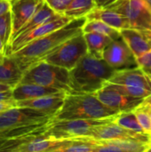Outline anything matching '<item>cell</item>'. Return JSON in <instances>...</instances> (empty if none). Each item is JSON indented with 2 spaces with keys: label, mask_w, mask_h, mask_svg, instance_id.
I'll list each match as a JSON object with an SVG mask.
<instances>
[{
  "label": "cell",
  "mask_w": 151,
  "mask_h": 152,
  "mask_svg": "<svg viewBox=\"0 0 151 152\" xmlns=\"http://www.w3.org/2000/svg\"><path fill=\"white\" fill-rule=\"evenodd\" d=\"M11 2L9 0H0V16L11 12Z\"/></svg>",
  "instance_id": "obj_34"
},
{
  "label": "cell",
  "mask_w": 151,
  "mask_h": 152,
  "mask_svg": "<svg viewBox=\"0 0 151 152\" xmlns=\"http://www.w3.org/2000/svg\"><path fill=\"white\" fill-rule=\"evenodd\" d=\"M95 141L89 139L62 140L59 145L50 152H93Z\"/></svg>",
  "instance_id": "obj_23"
},
{
  "label": "cell",
  "mask_w": 151,
  "mask_h": 152,
  "mask_svg": "<svg viewBox=\"0 0 151 152\" xmlns=\"http://www.w3.org/2000/svg\"><path fill=\"white\" fill-rule=\"evenodd\" d=\"M70 21H71L70 19H69L65 16H62L59 19L48 21V22L37 27L27 33L19 35L12 40L9 46L6 48L5 53L7 55H11L12 53L20 50L22 47H24L30 42L60 29L61 28L69 24Z\"/></svg>",
  "instance_id": "obj_12"
},
{
  "label": "cell",
  "mask_w": 151,
  "mask_h": 152,
  "mask_svg": "<svg viewBox=\"0 0 151 152\" xmlns=\"http://www.w3.org/2000/svg\"><path fill=\"white\" fill-rule=\"evenodd\" d=\"M118 0H95L96 6L98 8H107L115 4Z\"/></svg>",
  "instance_id": "obj_35"
},
{
  "label": "cell",
  "mask_w": 151,
  "mask_h": 152,
  "mask_svg": "<svg viewBox=\"0 0 151 152\" xmlns=\"http://www.w3.org/2000/svg\"><path fill=\"white\" fill-rule=\"evenodd\" d=\"M12 38V20L11 12L0 16V39L7 48ZM6 51V50H5Z\"/></svg>",
  "instance_id": "obj_28"
},
{
  "label": "cell",
  "mask_w": 151,
  "mask_h": 152,
  "mask_svg": "<svg viewBox=\"0 0 151 152\" xmlns=\"http://www.w3.org/2000/svg\"><path fill=\"white\" fill-rule=\"evenodd\" d=\"M83 33H98L109 37L110 38L117 39L121 37V31L110 27L105 22L98 20H86L83 28Z\"/></svg>",
  "instance_id": "obj_25"
},
{
  "label": "cell",
  "mask_w": 151,
  "mask_h": 152,
  "mask_svg": "<svg viewBox=\"0 0 151 152\" xmlns=\"http://www.w3.org/2000/svg\"><path fill=\"white\" fill-rule=\"evenodd\" d=\"M86 21V17L71 20L60 29L36 39L20 50L11 54L17 61L23 72L33 65L44 60L53 50L70 37L83 32L82 28Z\"/></svg>",
  "instance_id": "obj_1"
},
{
  "label": "cell",
  "mask_w": 151,
  "mask_h": 152,
  "mask_svg": "<svg viewBox=\"0 0 151 152\" xmlns=\"http://www.w3.org/2000/svg\"><path fill=\"white\" fill-rule=\"evenodd\" d=\"M61 141L41 134L23 144L18 152H50L55 149Z\"/></svg>",
  "instance_id": "obj_21"
},
{
  "label": "cell",
  "mask_w": 151,
  "mask_h": 152,
  "mask_svg": "<svg viewBox=\"0 0 151 152\" xmlns=\"http://www.w3.org/2000/svg\"><path fill=\"white\" fill-rule=\"evenodd\" d=\"M84 36L86 41L88 53L96 58L102 59L104 50L113 39L108 36L98 33H84Z\"/></svg>",
  "instance_id": "obj_22"
},
{
  "label": "cell",
  "mask_w": 151,
  "mask_h": 152,
  "mask_svg": "<svg viewBox=\"0 0 151 152\" xmlns=\"http://www.w3.org/2000/svg\"><path fill=\"white\" fill-rule=\"evenodd\" d=\"M45 3L57 13L63 15L73 0H44Z\"/></svg>",
  "instance_id": "obj_31"
},
{
  "label": "cell",
  "mask_w": 151,
  "mask_h": 152,
  "mask_svg": "<svg viewBox=\"0 0 151 152\" xmlns=\"http://www.w3.org/2000/svg\"><path fill=\"white\" fill-rule=\"evenodd\" d=\"M144 102H145V101H144ZM146 103L148 104V108H149V111H150V116H151V105H150V104H149L148 102H146Z\"/></svg>",
  "instance_id": "obj_40"
},
{
  "label": "cell",
  "mask_w": 151,
  "mask_h": 152,
  "mask_svg": "<svg viewBox=\"0 0 151 152\" xmlns=\"http://www.w3.org/2000/svg\"><path fill=\"white\" fill-rule=\"evenodd\" d=\"M67 94V93L61 92L59 94L46 95L36 99L17 102V107L32 109L54 117L55 114L62 107Z\"/></svg>",
  "instance_id": "obj_15"
},
{
  "label": "cell",
  "mask_w": 151,
  "mask_h": 152,
  "mask_svg": "<svg viewBox=\"0 0 151 152\" xmlns=\"http://www.w3.org/2000/svg\"><path fill=\"white\" fill-rule=\"evenodd\" d=\"M145 152H151V143L150 144V146L147 148V150L145 151Z\"/></svg>",
  "instance_id": "obj_39"
},
{
  "label": "cell",
  "mask_w": 151,
  "mask_h": 152,
  "mask_svg": "<svg viewBox=\"0 0 151 152\" xmlns=\"http://www.w3.org/2000/svg\"><path fill=\"white\" fill-rule=\"evenodd\" d=\"M38 135L27 136L15 139H0V152H18V150L26 142Z\"/></svg>",
  "instance_id": "obj_29"
},
{
  "label": "cell",
  "mask_w": 151,
  "mask_h": 152,
  "mask_svg": "<svg viewBox=\"0 0 151 152\" xmlns=\"http://www.w3.org/2000/svg\"><path fill=\"white\" fill-rule=\"evenodd\" d=\"M62 16H64V15H61V14L55 12L44 1V3L42 4V6L36 12V13L32 16V18L17 32V34L14 36V37L19 36V35L27 33V32H28V31L48 22V21L59 19Z\"/></svg>",
  "instance_id": "obj_20"
},
{
  "label": "cell",
  "mask_w": 151,
  "mask_h": 152,
  "mask_svg": "<svg viewBox=\"0 0 151 152\" xmlns=\"http://www.w3.org/2000/svg\"><path fill=\"white\" fill-rule=\"evenodd\" d=\"M20 83L35 84L72 94L69 71L42 61L27 69Z\"/></svg>",
  "instance_id": "obj_4"
},
{
  "label": "cell",
  "mask_w": 151,
  "mask_h": 152,
  "mask_svg": "<svg viewBox=\"0 0 151 152\" xmlns=\"http://www.w3.org/2000/svg\"><path fill=\"white\" fill-rule=\"evenodd\" d=\"M144 101L146 102H148L149 104H150L151 105V94L150 95H149L146 99H144Z\"/></svg>",
  "instance_id": "obj_37"
},
{
  "label": "cell",
  "mask_w": 151,
  "mask_h": 152,
  "mask_svg": "<svg viewBox=\"0 0 151 152\" xmlns=\"http://www.w3.org/2000/svg\"><path fill=\"white\" fill-rule=\"evenodd\" d=\"M133 111L139 124L144 130L145 134L150 135L151 132V116L150 111H149L148 104L143 100V102L139 106H137L135 109H133Z\"/></svg>",
  "instance_id": "obj_27"
},
{
  "label": "cell",
  "mask_w": 151,
  "mask_h": 152,
  "mask_svg": "<svg viewBox=\"0 0 151 152\" xmlns=\"http://www.w3.org/2000/svg\"><path fill=\"white\" fill-rule=\"evenodd\" d=\"M94 94L105 106L119 113L133 110L143 102L142 99L125 94L115 84L110 82H107Z\"/></svg>",
  "instance_id": "obj_10"
},
{
  "label": "cell",
  "mask_w": 151,
  "mask_h": 152,
  "mask_svg": "<svg viewBox=\"0 0 151 152\" xmlns=\"http://www.w3.org/2000/svg\"><path fill=\"white\" fill-rule=\"evenodd\" d=\"M96 7L95 0H73L63 15L73 20L86 17Z\"/></svg>",
  "instance_id": "obj_24"
},
{
  "label": "cell",
  "mask_w": 151,
  "mask_h": 152,
  "mask_svg": "<svg viewBox=\"0 0 151 152\" xmlns=\"http://www.w3.org/2000/svg\"><path fill=\"white\" fill-rule=\"evenodd\" d=\"M53 116L28 108L16 107L0 115V134L25 126L47 124Z\"/></svg>",
  "instance_id": "obj_8"
},
{
  "label": "cell",
  "mask_w": 151,
  "mask_h": 152,
  "mask_svg": "<svg viewBox=\"0 0 151 152\" xmlns=\"http://www.w3.org/2000/svg\"><path fill=\"white\" fill-rule=\"evenodd\" d=\"M116 72L103 59L88 53L69 71L72 94H95Z\"/></svg>",
  "instance_id": "obj_2"
},
{
  "label": "cell",
  "mask_w": 151,
  "mask_h": 152,
  "mask_svg": "<svg viewBox=\"0 0 151 152\" xmlns=\"http://www.w3.org/2000/svg\"><path fill=\"white\" fill-rule=\"evenodd\" d=\"M17 107V102L14 100H9L0 102V115Z\"/></svg>",
  "instance_id": "obj_33"
},
{
  "label": "cell",
  "mask_w": 151,
  "mask_h": 152,
  "mask_svg": "<svg viewBox=\"0 0 151 152\" xmlns=\"http://www.w3.org/2000/svg\"><path fill=\"white\" fill-rule=\"evenodd\" d=\"M150 141H151V132H150Z\"/></svg>",
  "instance_id": "obj_42"
},
{
  "label": "cell",
  "mask_w": 151,
  "mask_h": 152,
  "mask_svg": "<svg viewBox=\"0 0 151 152\" xmlns=\"http://www.w3.org/2000/svg\"><path fill=\"white\" fill-rule=\"evenodd\" d=\"M138 67L151 80V51L137 58Z\"/></svg>",
  "instance_id": "obj_30"
},
{
  "label": "cell",
  "mask_w": 151,
  "mask_h": 152,
  "mask_svg": "<svg viewBox=\"0 0 151 152\" xmlns=\"http://www.w3.org/2000/svg\"><path fill=\"white\" fill-rule=\"evenodd\" d=\"M119 112L105 106L94 94H68L61 110L52 120L101 119Z\"/></svg>",
  "instance_id": "obj_3"
},
{
  "label": "cell",
  "mask_w": 151,
  "mask_h": 152,
  "mask_svg": "<svg viewBox=\"0 0 151 152\" xmlns=\"http://www.w3.org/2000/svg\"><path fill=\"white\" fill-rule=\"evenodd\" d=\"M86 54L88 48L84 33L81 32L60 45L44 61L70 71Z\"/></svg>",
  "instance_id": "obj_6"
},
{
  "label": "cell",
  "mask_w": 151,
  "mask_h": 152,
  "mask_svg": "<svg viewBox=\"0 0 151 152\" xmlns=\"http://www.w3.org/2000/svg\"><path fill=\"white\" fill-rule=\"evenodd\" d=\"M113 122L127 130L133 131V132L140 133V134H145L144 130L139 124L133 110L120 112L119 114L116 116Z\"/></svg>",
  "instance_id": "obj_26"
},
{
  "label": "cell",
  "mask_w": 151,
  "mask_h": 152,
  "mask_svg": "<svg viewBox=\"0 0 151 152\" xmlns=\"http://www.w3.org/2000/svg\"><path fill=\"white\" fill-rule=\"evenodd\" d=\"M10 2H12V1H15V0H9Z\"/></svg>",
  "instance_id": "obj_41"
},
{
  "label": "cell",
  "mask_w": 151,
  "mask_h": 152,
  "mask_svg": "<svg viewBox=\"0 0 151 152\" xmlns=\"http://www.w3.org/2000/svg\"><path fill=\"white\" fill-rule=\"evenodd\" d=\"M62 91L57 89L48 88L35 84H22V83H19L18 85H16L12 91V98L16 102L36 99L46 95L59 94Z\"/></svg>",
  "instance_id": "obj_18"
},
{
  "label": "cell",
  "mask_w": 151,
  "mask_h": 152,
  "mask_svg": "<svg viewBox=\"0 0 151 152\" xmlns=\"http://www.w3.org/2000/svg\"><path fill=\"white\" fill-rule=\"evenodd\" d=\"M102 59L117 71L138 67L136 57L122 37L112 40L104 50Z\"/></svg>",
  "instance_id": "obj_11"
},
{
  "label": "cell",
  "mask_w": 151,
  "mask_h": 152,
  "mask_svg": "<svg viewBox=\"0 0 151 152\" xmlns=\"http://www.w3.org/2000/svg\"><path fill=\"white\" fill-rule=\"evenodd\" d=\"M86 20H98L105 22L110 27L118 30L129 28L127 20L117 12L110 8H98L93 9L86 15Z\"/></svg>",
  "instance_id": "obj_19"
},
{
  "label": "cell",
  "mask_w": 151,
  "mask_h": 152,
  "mask_svg": "<svg viewBox=\"0 0 151 152\" xmlns=\"http://www.w3.org/2000/svg\"><path fill=\"white\" fill-rule=\"evenodd\" d=\"M85 139L93 141H112V140H128L142 142H151L150 137L145 134H140L127 130L114 122L99 126L93 128L89 136Z\"/></svg>",
  "instance_id": "obj_13"
},
{
  "label": "cell",
  "mask_w": 151,
  "mask_h": 152,
  "mask_svg": "<svg viewBox=\"0 0 151 152\" xmlns=\"http://www.w3.org/2000/svg\"><path fill=\"white\" fill-rule=\"evenodd\" d=\"M5 50H6V48H5L4 45L3 44L2 40L0 39V53H5Z\"/></svg>",
  "instance_id": "obj_36"
},
{
  "label": "cell",
  "mask_w": 151,
  "mask_h": 152,
  "mask_svg": "<svg viewBox=\"0 0 151 152\" xmlns=\"http://www.w3.org/2000/svg\"><path fill=\"white\" fill-rule=\"evenodd\" d=\"M107 8L120 13L129 28L151 30V9L143 0H118Z\"/></svg>",
  "instance_id": "obj_9"
},
{
  "label": "cell",
  "mask_w": 151,
  "mask_h": 152,
  "mask_svg": "<svg viewBox=\"0 0 151 152\" xmlns=\"http://www.w3.org/2000/svg\"><path fill=\"white\" fill-rule=\"evenodd\" d=\"M143 1L148 4V6L151 9V0H143Z\"/></svg>",
  "instance_id": "obj_38"
},
{
  "label": "cell",
  "mask_w": 151,
  "mask_h": 152,
  "mask_svg": "<svg viewBox=\"0 0 151 152\" xmlns=\"http://www.w3.org/2000/svg\"><path fill=\"white\" fill-rule=\"evenodd\" d=\"M23 74L13 57L5 53H0V84L15 86L20 82Z\"/></svg>",
  "instance_id": "obj_17"
},
{
  "label": "cell",
  "mask_w": 151,
  "mask_h": 152,
  "mask_svg": "<svg viewBox=\"0 0 151 152\" xmlns=\"http://www.w3.org/2000/svg\"><path fill=\"white\" fill-rule=\"evenodd\" d=\"M109 82L134 98L144 100L151 94V80L139 67L118 70Z\"/></svg>",
  "instance_id": "obj_7"
},
{
  "label": "cell",
  "mask_w": 151,
  "mask_h": 152,
  "mask_svg": "<svg viewBox=\"0 0 151 152\" xmlns=\"http://www.w3.org/2000/svg\"><path fill=\"white\" fill-rule=\"evenodd\" d=\"M93 152H128L114 144L105 142H95Z\"/></svg>",
  "instance_id": "obj_32"
},
{
  "label": "cell",
  "mask_w": 151,
  "mask_h": 152,
  "mask_svg": "<svg viewBox=\"0 0 151 152\" xmlns=\"http://www.w3.org/2000/svg\"><path fill=\"white\" fill-rule=\"evenodd\" d=\"M121 37L128 45L136 59L151 51V30L125 28L121 30Z\"/></svg>",
  "instance_id": "obj_16"
},
{
  "label": "cell",
  "mask_w": 151,
  "mask_h": 152,
  "mask_svg": "<svg viewBox=\"0 0 151 152\" xmlns=\"http://www.w3.org/2000/svg\"><path fill=\"white\" fill-rule=\"evenodd\" d=\"M44 3V0H15L11 2L12 38L17 32L32 18V16Z\"/></svg>",
  "instance_id": "obj_14"
},
{
  "label": "cell",
  "mask_w": 151,
  "mask_h": 152,
  "mask_svg": "<svg viewBox=\"0 0 151 152\" xmlns=\"http://www.w3.org/2000/svg\"><path fill=\"white\" fill-rule=\"evenodd\" d=\"M116 116L101 119L51 120L43 134L56 140L87 138L94 127L113 122Z\"/></svg>",
  "instance_id": "obj_5"
}]
</instances>
